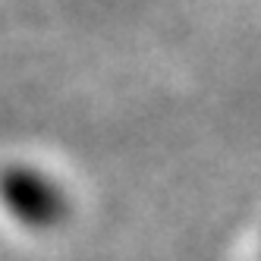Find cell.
<instances>
[{"instance_id": "cell-1", "label": "cell", "mask_w": 261, "mask_h": 261, "mask_svg": "<svg viewBox=\"0 0 261 261\" xmlns=\"http://www.w3.org/2000/svg\"><path fill=\"white\" fill-rule=\"evenodd\" d=\"M10 201L22 217L35 220V223H50L63 214L60 192L35 173H13L10 176Z\"/></svg>"}]
</instances>
